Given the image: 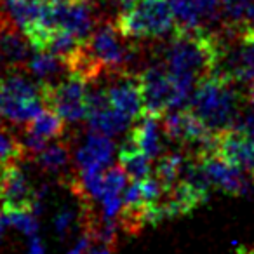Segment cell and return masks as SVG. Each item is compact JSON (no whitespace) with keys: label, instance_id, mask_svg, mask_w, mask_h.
Returning a JSON list of instances; mask_svg holds the SVG:
<instances>
[{"label":"cell","instance_id":"1","mask_svg":"<svg viewBox=\"0 0 254 254\" xmlns=\"http://www.w3.org/2000/svg\"><path fill=\"white\" fill-rule=\"evenodd\" d=\"M219 42L214 30H178L169 37L160 54V63L173 75L198 84L216 73Z\"/></svg>","mask_w":254,"mask_h":254},{"label":"cell","instance_id":"2","mask_svg":"<svg viewBox=\"0 0 254 254\" xmlns=\"http://www.w3.org/2000/svg\"><path fill=\"white\" fill-rule=\"evenodd\" d=\"M240 105H242V96L237 89V84L219 75H211L197 84L188 108L211 131L219 134L237 129L244 113L240 112Z\"/></svg>","mask_w":254,"mask_h":254},{"label":"cell","instance_id":"3","mask_svg":"<svg viewBox=\"0 0 254 254\" xmlns=\"http://www.w3.org/2000/svg\"><path fill=\"white\" fill-rule=\"evenodd\" d=\"M143 92L145 113L164 117L173 110H180L190 101L195 91V82L173 75L162 63L145 66L138 71Z\"/></svg>","mask_w":254,"mask_h":254},{"label":"cell","instance_id":"4","mask_svg":"<svg viewBox=\"0 0 254 254\" xmlns=\"http://www.w3.org/2000/svg\"><path fill=\"white\" fill-rule=\"evenodd\" d=\"M124 37L131 40H159L176 32V19L167 0H134L122 5L115 21Z\"/></svg>","mask_w":254,"mask_h":254},{"label":"cell","instance_id":"5","mask_svg":"<svg viewBox=\"0 0 254 254\" xmlns=\"http://www.w3.org/2000/svg\"><path fill=\"white\" fill-rule=\"evenodd\" d=\"M134 42L136 40L127 39L120 33L115 21L105 19L98 23L91 37L85 40V47L96 66L108 77L113 73L132 71V66L141 54Z\"/></svg>","mask_w":254,"mask_h":254},{"label":"cell","instance_id":"6","mask_svg":"<svg viewBox=\"0 0 254 254\" xmlns=\"http://www.w3.org/2000/svg\"><path fill=\"white\" fill-rule=\"evenodd\" d=\"M46 103L39 82H33L23 70L5 71L0 77V124L9 127L32 122Z\"/></svg>","mask_w":254,"mask_h":254},{"label":"cell","instance_id":"7","mask_svg":"<svg viewBox=\"0 0 254 254\" xmlns=\"http://www.w3.org/2000/svg\"><path fill=\"white\" fill-rule=\"evenodd\" d=\"M46 108L56 112L64 122L80 124L87 119L91 84L77 73H70L56 84L40 85Z\"/></svg>","mask_w":254,"mask_h":254},{"label":"cell","instance_id":"8","mask_svg":"<svg viewBox=\"0 0 254 254\" xmlns=\"http://www.w3.org/2000/svg\"><path fill=\"white\" fill-rule=\"evenodd\" d=\"M98 23V9L92 0H71L66 4H53L54 28L71 33L80 40H87Z\"/></svg>","mask_w":254,"mask_h":254},{"label":"cell","instance_id":"9","mask_svg":"<svg viewBox=\"0 0 254 254\" xmlns=\"http://www.w3.org/2000/svg\"><path fill=\"white\" fill-rule=\"evenodd\" d=\"M167 4L178 30H212V25H218V28L225 25L218 0H167Z\"/></svg>","mask_w":254,"mask_h":254},{"label":"cell","instance_id":"10","mask_svg":"<svg viewBox=\"0 0 254 254\" xmlns=\"http://www.w3.org/2000/svg\"><path fill=\"white\" fill-rule=\"evenodd\" d=\"M85 122L89 126V131L112 138V136L122 134L124 131H127L131 120L110 105L106 89L101 87L98 82H94L91 84V91H89V112Z\"/></svg>","mask_w":254,"mask_h":254},{"label":"cell","instance_id":"11","mask_svg":"<svg viewBox=\"0 0 254 254\" xmlns=\"http://www.w3.org/2000/svg\"><path fill=\"white\" fill-rule=\"evenodd\" d=\"M197 159L200 162L202 171H204L205 178H207L209 185L212 188L223 191V193L233 195V197H240V195L249 193L251 181L253 180H249L246 176L247 173H244L242 169L226 162L216 152L197 157Z\"/></svg>","mask_w":254,"mask_h":254},{"label":"cell","instance_id":"12","mask_svg":"<svg viewBox=\"0 0 254 254\" xmlns=\"http://www.w3.org/2000/svg\"><path fill=\"white\" fill-rule=\"evenodd\" d=\"M105 89L110 105L129 120H138L145 113L138 73L127 71V73L108 75V84L105 85Z\"/></svg>","mask_w":254,"mask_h":254},{"label":"cell","instance_id":"13","mask_svg":"<svg viewBox=\"0 0 254 254\" xmlns=\"http://www.w3.org/2000/svg\"><path fill=\"white\" fill-rule=\"evenodd\" d=\"M0 204L2 209H11V211H33L35 214L40 212L42 202L39 200L37 191L30 185L25 171L19 167V162L9 164L5 167Z\"/></svg>","mask_w":254,"mask_h":254},{"label":"cell","instance_id":"14","mask_svg":"<svg viewBox=\"0 0 254 254\" xmlns=\"http://www.w3.org/2000/svg\"><path fill=\"white\" fill-rule=\"evenodd\" d=\"M64 120L53 112L51 108H44L32 122L26 124L23 132V146L26 150V155L35 157L40 150L46 148L49 143L61 139L64 134Z\"/></svg>","mask_w":254,"mask_h":254},{"label":"cell","instance_id":"15","mask_svg":"<svg viewBox=\"0 0 254 254\" xmlns=\"http://www.w3.org/2000/svg\"><path fill=\"white\" fill-rule=\"evenodd\" d=\"M216 153L254 178V139L239 129L219 132L216 139Z\"/></svg>","mask_w":254,"mask_h":254},{"label":"cell","instance_id":"16","mask_svg":"<svg viewBox=\"0 0 254 254\" xmlns=\"http://www.w3.org/2000/svg\"><path fill=\"white\" fill-rule=\"evenodd\" d=\"M115 145L105 134L89 131L75 150V167L87 171H103L112 164Z\"/></svg>","mask_w":254,"mask_h":254},{"label":"cell","instance_id":"17","mask_svg":"<svg viewBox=\"0 0 254 254\" xmlns=\"http://www.w3.org/2000/svg\"><path fill=\"white\" fill-rule=\"evenodd\" d=\"M159 119L160 117L143 113L138 119V122H136V126L131 129L129 136H127L150 159L162 157L164 143L167 139L162 122H159Z\"/></svg>","mask_w":254,"mask_h":254},{"label":"cell","instance_id":"18","mask_svg":"<svg viewBox=\"0 0 254 254\" xmlns=\"http://www.w3.org/2000/svg\"><path fill=\"white\" fill-rule=\"evenodd\" d=\"M26 73L37 78L40 85L56 84L70 75V66L60 56L47 51H35L26 63Z\"/></svg>","mask_w":254,"mask_h":254},{"label":"cell","instance_id":"19","mask_svg":"<svg viewBox=\"0 0 254 254\" xmlns=\"http://www.w3.org/2000/svg\"><path fill=\"white\" fill-rule=\"evenodd\" d=\"M35 162L44 173L47 174H64L70 169L73 162V153H71V145L66 139H56L49 143L44 150H40L35 157Z\"/></svg>","mask_w":254,"mask_h":254},{"label":"cell","instance_id":"20","mask_svg":"<svg viewBox=\"0 0 254 254\" xmlns=\"http://www.w3.org/2000/svg\"><path fill=\"white\" fill-rule=\"evenodd\" d=\"M119 164L124 167L129 180H145L152 174V159L146 157L131 139L127 138L119 152Z\"/></svg>","mask_w":254,"mask_h":254},{"label":"cell","instance_id":"21","mask_svg":"<svg viewBox=\"0 0 254 254\" xmlns=\"http://www.w3.org/2000/svg\"><path fill=\"white\" fill-rule=\"evenodd\" d=\"M26 157L21 138L9 126L0 124V166L21 162Z\"/></svg>","mask_w":254,"mask_h":254},{"label":"cell","instance_id":"22","mask_svg":"<svg viewBox=\"0 0 254 254\" xmlns=\"http://www.w3.org/2000/svg\"><path fill=\"white\" fill-rule=\"evenodd\" d=\"M2 209V207H0ZM5 212L9 226H14L19 232H23L26 237H33L39 232V223H37V214L33 211H11V209H2Z\"/></svg>","mask_w":254,"mask_h":254},{"label":"cell","instance_id":"23","mask_svg":"<svg viewBox=\"0 0 254 254\" xmlns=\"http://www.w3.org/2000/svg\"><path fill=\"white\" fill-rule=\"evenodd\" d=\"M223 11L225 25H244L247 0H218Z\"/></svg>","mask_w":254,"mask_h":254},{"label":"cell","instance_id":"24","mask_svg":"<svg viewBox=\"0 0 254 254\" xmlns=\"http://www.w3.org/2000/svg\"><path fill=\"white\" fill-rule=\"evenodd\" d=\"M75 221H77V212L71 207H61L53 218V226H54L56 235L64 239V237L71 232Z\"/></svg>","mask_w":254,"mask_h":254},{"label":"cell","instance_id":"25","mask_svg":"<svg viewBox=\"0 0 254 254\" xmlns=\"http://www.w3.org/2000/svg\"><path fill=\"white\" fill-rule=\"evenodd\" d=\"M112 253H113V247L103 242H92V246L87 251V254H112Z\"/></svg>","mask_w":254,"mask_h":254},{"label":"cell","instance_id":"26","mask_svg":"<svg viewBox=\"0 0 254 254\" xmlns=\"http://www.w3.org/2000/svg\"><path fill=\"white\" fill-rule=\"evenodd\" d=\"M28 254H46L42 242H40L39 235L30 237V244H28Z\"/></svg>","mask_w":254,"mask_h":254},{"label":"cell","instance_id":"27","mask_svg":"<svg viewBox=\"0 0 254 254\" xmlns=\"http://www.w3.org/2000/svg\"><path fill=\"white\" fill-rule=\"evenodd\" d=\"M244 25L254 26V0H247L246 12H244Z\"/></svg>","mask_w":254,"mask_h":254},{"label":"cell","instance_id":"28","mask_svg":"<svg viewBox=\"0 0 254 254\" xmlns=\"http://www.w3.org/2000/svg\"><path fill=\"white\" fill-rule=\"evenodd\" d=\"M244 101L249 105V110H254V82L247 84L246 94H244Z\"/></svg>","mask_w":254,"mask_h":254},{"label":"cell","instance_id":"29","mask_svg":"<svg viewBox=\"0 0 254 254\" xmlns=\"http://www.w3.org/2000/svg\"><path fill=\"white\" fill-rule=\"evenodd\" d=\"M9 166V164H7ZM7 166H0V195H2V187H4V176H5V167Z\"/></svg>","mask_w":254,"mask_h":254},{"label":"cell","instance_id":"30","mask_svg":"<svg viewBox=\"0 0 254 254\" xmlns=\"http://www.w3.org/2000/svg\"><path fill=\"white\" fill-rule=\"evenodd\" d=\"M119 4H122V5H126V4H131V2H134V0H117Z\"/></svg>","mask_w":254,"mask_h":254},{"label":"cell","instance_id":"31","mask_svg":"<svg viewBox=\"0 0 254 254\" xmlns=\"http://www.w3.org/2000/svg\"><path fill=\"white\" fill-rule=\"evenodd\" d=\"M92 2H94V4H96V2H98V0H92Z\"/></svg>","mask_w":254,"mask_h":254},{"label":"cell","instance_id":"32","mask_svg":"<svg viewBox=\"0 0 254 254\" xmlns=\"http://www.w3.org/2000/svg\"><path fill=\"white\" fill-rule=\"evenodd\" d=\"M0 4H2V0H0Z\"/></svg>","mask_w":254,"mask_h":254},{"label":"cell","instance_id":"33","mask_svg":"<svg viewBox=\"0 0 254 254\" xmlns=\"http://www.w3.org/2000/svg\"><path fill=\"white\" fill-rule=\"evenodd\" d=\"M249 26H251V25H249ZM253 30H254V26H253Z\"/></svg>","mask_w":254,"mask_h":254}]
</instances>
